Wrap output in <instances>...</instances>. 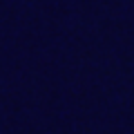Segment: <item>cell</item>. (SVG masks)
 <instances>
[]
</instances>
